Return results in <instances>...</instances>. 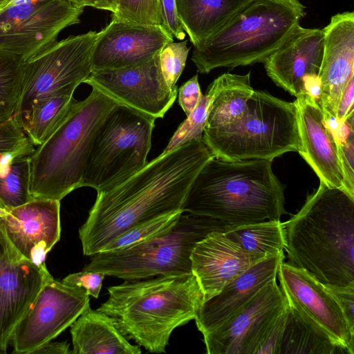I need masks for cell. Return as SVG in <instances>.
<instances>
[{"instance_id":"8","label":"cell","mask_w":354,"mask_h":354,"mask_svg":"<svg viewBox=\"0 0 354 354\" xmlns=\"http://www.w3.org/2000/svg\"><path fill=\"white\" fill-rule=\"evenodd\" d=\"M203 140L215 158L227 161H272L287 152H298L295 104L254 89L238 120L223 127L205 129Z\"/></svg>"},{"instance_id":"17","label":"cell","mask_w":354,"mask_h":354,"mask_svg":"<svg viewBox=\"0 0 354 354\" xmlns=\"http://www.w3.org/2000/svg\"><path fill=\"white\" fill-rule=\"evenodd\" d=\"M174 37L162 26L111 19L100 31L91 57L92 71L134 66L157 56Z\"/></svg>"},{"instance_id":"34","label":"cell","mask_w":354,"mask_h":354,"mask_svg":"<svg viewBox=\"0 0 354 354\" xmlns=\"http://www.w3.org/2000/svg\"><path fill=\"white\" fill-rule=\"evenodd\" d=\"M181 213L160 216L138 225L111 241L102 251L120 250L146 241L171 227Z\"/></svg>"},{"instance_id":"11","label":"cell","mask_w":354,"mask_h":354,"mask_svg":"<svg viewBox=\"0 0 354 354\" xmlns=\"http://www.w3.org/2000/svg\"><path fill=\"white\" fill-rule=\"evenodd\" d=\"M84 9L68 0H11L0 12V49L24 61L80 23Z\"/></svg>"},{"instance_id":"28","label":"cell","mask_w":354,"mask_h":354,"mask_svg":"<svg viewBox=\"0 0 354 354\" xmlns=\"http://www.w3.org/2000/svg\"><path fill=\"white\" fill-rule=\"evenodd\" d=\"M75 90L41 100L34 104L21 128L35 146L41 145L59 127L76 102Z\"/></svg>"},{"instance_id":"9","label":"cell","mask_w":354,"mask_h":354,"mask_svg":"<svg viewBox=\"0 0 354 354\" xmlns=\"http://www.w3.org/2000/svg\"><path fill=\"white\" fill-rule=\"evenodd\" d=\"M156 120L118 103L94 135L82 187L105 192L141 169L147 162Z\"/></svg>"},{"instance_id":"35","label":"cell","mask_w":354,"mask_h":354,"mask_svg":"<svg viewBox=\"0 0 354 354\" xmlns=\"http://www.w3.org/2000/svg\"><path fill=\"white\" fill-rule=\"evenodd\" d=\"M111 19L127 22L162 26L159 0H118Z\"/></svg>"},{"instance_id":"16","label":"cell","mask_w":354,"mask_h":354,"mask_svg":"<svg viewBox=\"0 0 354 354\" xmlns=\"http://www.w3.org/2000/svg\"><path fill=\"white\" fill-rule=\"evenodd\" d=\"M277 277L288 302L306 313L347 353H354V333L338 303L323 283L306 270L283 261Z\"/></svg>"},{"instance_id":"12","label":"cell","mask_w":354,"mask_h":354,"mask_svg":"<svg viewBox=\"0 0 354 354\" xmlns=\"http://www.w3.org/2000/svg\"><path fill=\"white\" fill-rule=\"evenodd\" d=\"M89 301L85 289L51 276L16 326L10 340L13 352L32 354L55 339L90 306Z\"/></svg>"},{"instance_id":"26","label":"cell","mask_w":354,"mask_h":354,"mask_svg":"<svg viewBox=\"0 0 354 354\" xmlns=\"http://www.w3.org/2000/svg\"><path fill=\"white\" fill-rule=\"evenodd\" d=\"M207 89L211 102L204 129L223 127L238 120L254 90L250 83V72L245 75L223 73Z\"/></svg>"},{"instance_id":"39","label":"cell","mask_w":354,"mask_h":354,"mask_svg":"<svg viewBox=\"0 0 354 354\" xmlns=\"http://www.w3.org/2000/svg\"><path fill=\"white\" fill-rule=\"evenodd\" d=\"M105 276L100 272L82 270L67 275L62 281L68 285L85 289L89 296L97 299Z\"/></svg>"},{"instance_id":"38","label":"cell","mask_w":354,"mask_h":354,"mask_svg":"<svg viewBox=\"0 0 354 354\" xmlns=\"http://www.w3.org/2000/svg\"><path fill=\"white\" fill-rule=\"evenodd\" d=\"M288 313V306L276 318L261 342L255 354H278Z\"/></svg>"},{"instance_id":"19","label":"cell","mask_w":354,"mask_h":354,"mask_svg":"<svg viewBox=\"0 0 354 354\" xmlns=\"http://www.w3.org/2000/svg\"><path fill=\"white\" fill-rule=\"evenodd\" d=\"M0 224L19 252L36 265H44L60 239V201L32 199L8 211L0 217Z\"/></svg>"},{"instance_id":"40","label":"cell","mask_w":354,"mask_h":354,"mask_svg":"<svg viewBox=\"0 0 354 354\" xmlns=\"http://www.w3.org/2000/svg\"><path fill=\"white\" fill-rule=\"evenodd\" d=\"M162 27L174 38L183 39L185 32L179 19L176 0H159Z\"/></svg>"},{"instance_id":"15","label":"cell","mask_w":354,"mask_h":354,"mask_svg":"<svg viewBox=\"0 0 354 354\" xmlns=\"http://www.w3.org/2000/svg\"><path fill=\"white\" fill-rule=\"evenodd\" d=\"M51 276L46 264L36 265L15 248L0 224V353Z\"/></svg>"},{"instance_id":"31","label":"cell","mask_w":354,"mask_h":354,"mask_svg":"<svg viewBox=\"0 0 354 354\" xmlns=\"http://www.w3.org/2000/svg\"><path fill=\"white\" fill-rule=\"evenodd\" d=\"M22 59L0 49V124L13 118L21 85Z\"/></svg>"},{"instance_id":"5","label":"cell","mask_w":354,"mask_h":354,"mask_svg":"<svg viewBox=\"0 0 354 354\" xmlns=\"http://www.w3.org/2000/svg\"><path fill=\"white\" fill-rule=\"evenodd\" d=\"M117 102L92 88L77 101L59 127L29 156V191L32 199L60 201L82 187L88 150L94 135Z\"/></svg>"},{"instance_id":"18","label":"cell","mask_w":354,"mask_h":354,"mask_svg":"<svg viewBox=\"0 0 354 354\" xmlns=\"http://www.w3.org/2000/svg\"><path fill=\"white\" fill-rule=\"evenodd\" d=\"M322 30L324 49L317 102L325 118H335L342 91L354 77V12L346 11L332 16Z\"/></svg>"},{"instance_id":"30","label":"cell","mask_w":354,"mask_h":354,"mask_svg":"<svg viewBox=\"0 0 354 354\" xmlns=\"http://www.w3.org/2000/svg\"><path fill=\"white\" fill-rule=\"evenodd\" d=\"M30 154L14 157L7 171L0 175V208L6 212L32 200L29 191Z\"/></svg>"},{"instance_id":"7","label":"cell","mask_w":354,"mask_h":354,"mask_svg":"<svg viewBox=\"0 0 354 354\" xmlns=\"http://www.w3.org/2000/svg\"><path fill=\"white\" fill-rule=\"evenodd\" d=\"M233 225L210 216L183 212L169 228L150 239L120 250L90 256L84 270L126 281L192 272L195 245L213 232H227Z\"/></svg>"},{"instance_id":"23","label":"cell","mask_w":354,"mask_h":354,"mask_svg":"<svg viewBox=\"0 0 354 354\" xmlns=\"http://www.w3.org/2000/svg\"><path fill=\"white\" fill-rule=\"evenodd\" d=\"M284 258V253L281 252L262 259L205 301L194 319L203 335L226 322L266 285L276 279L279 266Z\"/></svg>"},{"instance_id":"42","label":"cell","mask_w":354,"mask_h":354,"mask_svg":"<svg viewBox=\"0 0 354 354\" xmlns=\"http://www.w3.org/2000/svg\"><path fill=\"white\" fill-rule=\"evenodd\" d=\"M178 104L188 116L198 105L203 93L198 82V75L183 84L178 90Z\"/></svg>"},{"instance_id":"20","label":"cell","mask_w":354,"mask_h":354,"mask_svg":"<svg viewBox=\"0 0 354 354\" xmlns=\"http://www.w3.org/2000/svg\"><path fill=\"white\" fill-rule=\"evenodd\" d=\"M294 103L300 142L298 153L319 181L328 187L346 192L337 140L317 100L308 93H301L296 97Z\"/></svg>"},{"instance_id":"33","label":"cell","mask_w":354,"mask_h":354,"mask_svg":"<svg viewBox=\"0 0 354 354\" xmlns=\"http://www.w3.org/2000/svg\"><path fill=\"white\" fill-rule=\"evenodd\" d=\"M210 102L211 94L207 89L196 108L174 133L162 153L169 151L192 140H203Z\"/></svg>"},{"instance_id":"22","label":"cell","mask_w":354,"mask_h":354,"mask_svg":"<svg viewBox=\"0 0 354 354\" xmlns=\"http://www.w3.org/2000/svg\"><path fill=\"white\" fill-rule=\"evenodd\" d=\"M265 258L245 251L225 232H213L195 245L191 254L192 272L206 301Z\"/></svg>"},{"instance_id":"27","label":"cell","mask_w":354,"mask_h":354,"mask_svg":"<svg viewBox=\"0 0 354 354\" xmlns=\"http://www.w3.org/2000/svg\"><path fill=\"white\" fill-rule=\"evenodd\" d=\"M347 353L306 313L288 302V313L278 354Z\"/></svg>"},{"instance_id":"10","label":"cell","mask_w":354,"mask_h":354,"mask_svg":"<svg viewBox=\"0 0 354 354\" xmlns=\"http://www.w3.org/2000/svg\"><path fill=\"white\" fill-rule=\"evenodd\" d=\"M100 31L56 41L23 61L21 85L13 118L21 127L38 102L75 90L92 72L91 57Z\"/></svg>"},{"instance_id":"14","label":"cell","mask_w":354,"mask_h":354,"mask_svg":"<svg viewBox=\"0 0 354 354\" xmlns=\"http://www.w3.org/2000/svg\"><path fill=\"white\" fill-rule=\"evenodd\" d=\"M288 306L274 279L245 306L214 330L203 335L208 354H255L266 332Z\"/></svg>"},{"instance_id":"43","label":"cell","mask_w":354,"mask_h":354,"mask_svg":"<svg viewBox=\"0 0 354 354\" xmlns=\"http://www.w3.org/2000/svg\"><path fill=\"white\" fill-rule=\"evenodd\" d=\"M354 77H352L340 96L336 111V120L342 122L352 113L354 112Z\"/></svg>"},{"instance_id":"48","label":"cell","mask_w":354,"mask_h":354,"mask_svg":"<svg viewBox=\"0 0 354 354\" xmlns=\"http://www.w3.org/2000/svg\"><path fill=\"white\" fill-rule=\"evenodd\" d=\"M6 211L0 208V217L4 216L6 214Z\"/></svg>"},{"instance_id":"3","label":"cell","mask_w":354,"mask_h":354,"mask_svg":"<svg viewBox=\"0 0 354 354\" xmlns=\"http://www.w3.org/2000/svg\"><path fill=\"white\" fill-rule=\"evenodd\" d=\"M107 290L97 310L128 340L155 353H165L174 330L194 319L205 301L193 273L129 280Z\"/></svg>"},{"instance_id":"6","label":"cell","mask_w":354,"mask_h":354,"mask_svg":"<svg viewBox=\"0 0 354 354\" xmlns=\"http://www.w3.org/2000/svg\"><path fill=\"white\" fill-rule=\"evenodd\" d=\"M300 0H253L198 48L192 60L202 74L263 63L306 15Z\"/></svg>"},{"instance_id":"41","label":"cell","mask_w":354,"mask_h":354,"mask_svg":"<svg viewBox=\"0 0 354 354\" xmlns=\"http://www.w3.org/2000/svg\"><path fill=\"white\" fill-rule=\"evenodd\" d=\"M324 286L338 303L351 331L354 333V286Z\"/></svg>"},{"instance_id":"32","label":"cell","mask_w":354,"mask_h":354,"mask_svg":"<svg viewBox=\"0 0 354 354\" xmlns=\"http://www.w3.org/2000/svg\"><path fill=\"white\" fill-rule=\"evenodd\" d=\"M36 147L13 118L0 124V175L6 171L14 157L32 153Z\"/></svg>"},{"instance_id":"47","label":"cell","mask_w":354,"mask_h":354,"mask_svg":"<svg viewBox=\"0 0 354 354\" xmlns=\"http://www.w3.org/2000/svg\"><path fill=\"white\" fill-rule=\"evenodd\" d=\"M11 0H0V6L7 5Z\"/></svg>"},{"instance_id":"24","label":"cell","mask_w":354,"mask_h":354,"mask_svg":"<svg viewBox=\"0 0 354 354\" xmlns=\"http://www.w3.org/2000/svg\"><path fill=\"white\" fill-rule=\"evenodd\" d=\"M73 354H140L120 333L110 316L90 306L71 325Z\"/></svg>"},{"instance_id":"37","label":"cell","mask_w":354,"mask_h":354,"mask_svg":"<svg viewBox=\"0 0 354 354\" xmlns=\"http://www.w3.org/2000/svg\"><path fill=\"white\" fill-rule=\"evenodd\" d=\"M187 43V39L180 42L170 41L159 53L161 71L171 89L178 88L176 82L185 67L190 50Z\"/></svg>"},{"instance_id":"4","label":"cell","mask_w":354,"mask_h":354,"mask_svg":"<svg viewBox=\"0 0 354 354\" xmlns=\"http://www.w3.org/2000/svg\"><path fill=\"white\" fill-rule=\"evenodd\" d=\"M272 162L211 158L194 180L183 212L233 225L280 220L287 214L284 186L274 174Z\"/></svg>"},{"instance_id":"36","label":"cell","mask_w":354,"mask_h":354,"mask_svg":"<svg viewBox=\"0 0 354 354\" xmlns=\"http://www.w3.org/2000/svg\"><path fill=\"white\" fill-rule=\"evenodd\" d=\"M336 140L345 190L354 198V112L340 122Z\"/></svg>"},{"instance_id":"49","label":"cell","mask_w":354,"mask_h":354,"mask_svg":"<svg viewBox=\"0 0 354 354\" xmlns=\"http://www.w3.org/2000/svg\"><path fill=\"white\" fill-rule=\"evenodd\" d=\"M8 4H7V5H8ZM7 5H4V6H0V12H1V11L4 8H6Z\"/></svg>"},{"instance_id":"44","label":"cell","mask_w":354,"mask_h":354,"mask_svg":"<svg viewBox=\"0 0 354 354\" xmlns=\"http://www.w3.org/2000/svg\"><path fill=\"white\" fill-rule=\"evenodd\" d=\"M69 344L66 342H48L34 351L32 354H68Z\"/></svg>"},{"instance_id":"45","label":"cell","mask_w":354,"mask_h":354,"mask_svg":"<svg viewBox=\"0 0 354 354\" xmlns=\"http://www.w3.org/2000/svg\"><path fill=\"white\" fill-rule=\"evenodd\" d=\"M118 0H84V6L92 7L96 9L115 12Z\"/></svg>"},{"instance_id":"29","label":"cell","mask_w":354,"mask_h":354,"mask_svg":"<svg viewBox=\"0 0 354 354\" xmlns=\"http://www.w3.org/2000/svg\"><path fill=\"white\" fill-rule=\"evenodd\" d=\"M225 234L243 250L252 254L267 257L284 252V231L280 220L233 225Z\"/></svg>"},{"instance_id":"1","label":"cell","mask_w":354,"mask_h":354,"mask_svg":"<svg viewBox=\"0 0 354 354\" xmlns=\"http://www.w3.org/2000/svg\"><path fill=\"white\" fill-rule=\"evenodd\" d=\"M214 156L203 140L160 154L114 187L97 193L79 229L83 254L102 252L119 235L154 218L180 213L203 167Z\"/></svg>"},{"instance_id":"13","label":"cell","mask_w":354,"mask_h":354,"mask_svg":"<svg viewBox=\"0 0 354 354\" xmlns=\"http://www.w3.org/2000/svg\"><path fill=\"white\" fill-rule=\"evenodd\" d=\"M84 83L117 103L156 119L165 116L178 94V88L171 89L165 82L159 54L134 66L92 71Z\"/></svg>"},{"instance_id":"46","label":"cell","mask_w":354,"mask_h":354,"mask_svg":"<svg viewBox=\"0 0 354 354\" xmlns=\"http://www.w3.org/2000/svg\"><path fill=\"white\" fill-rule=\"evenodd\" d=\"M68 1L75 3L77 5H79V6H84V0H68Z\"/></svg>"},{"instance_id":"25","label":"cell","mask_w":354,"mask_h":354,"mask_svg":"<svg viewBox=\"0 0 354 354\" xmlns=\"http://www.w3.org/2000/svg\"><path fill=\"white\" fill-rule=\"evenodd\" d=\"M253 0H176L179 19L194 48L222 29Z\"/></svg>"},{"instance_id":"2","label":"cell","mask_w":354,"mask_h":354,"mask_svg":"<svg viewBox=\"0 0 354 354\" xmlns=\"http://www.w3.org/2000/svg\"><path fill=\"white\" fill-rule=\"evenodd\" d=\"M282 225L288 263L323 284L354 286V198L319 181Z\"/></svg>"},{"instance_id":"21","label":"cell","mask_w":354,"mask_h":354,"mask_svg":"<svg viewBox=\"0 0 354 354\" xmlns=\"http://www.w3.org/2000/svg\"><path fill=\"white\" fill-rule=\"evenodd\" d=\"M323 49L322 29L304 28L299 24L265 59L266 72L277 86L292 95L308 93L305 80L318 76Z\"/></svg>"}]
</instances>
